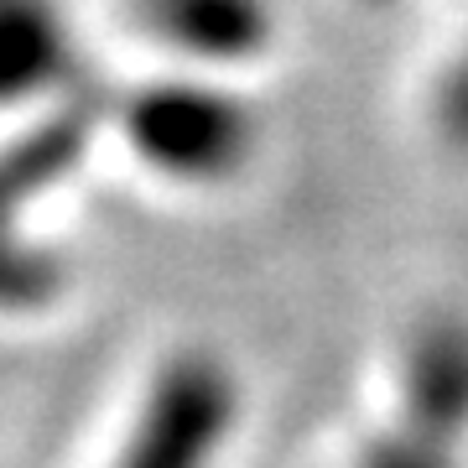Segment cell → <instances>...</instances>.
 <instances>
[{
    "label": "cell",
    "instance_id": "obj_4",
    "mask_svg": "<svg viewBox=\"0 0 468 468\" xmlns=\"http://www.w3.org/2000/svg\"><path fill=\"white\" fill-rule=\"evenodd\" d=\"M135 37L162 68L245 79L282 42L276 0H125Z\"/></svg>",
    "mask_w": 468,
    "mask_h": 468
},
{
    "label": "cell",
    "instance_id": "obj_5",
    "mask_svg": "<svg viewBox=\"0 0 468 468\" xmlns=\"http://www.w3.org/2000/svg\"><path fill=\"white\" fill-rule=\"evenodd\" d=\"M110 135V89H79L68 100L27 110L16 135L5 141V203L27 214L84 172L89 151Z\"/></svg>",
    "mask_w": 468,
    "mask_h": 468
},
{
    "label": "cell",
    "instance_id": "obj_3",
    "mask_svg": "<svg viewBox=\"0 0 468 468\" xmlns=\"http://www.w3.org/2000/svg\"><path fill=\"white\" fill-rule=\"evenodd\" d=\"M245 411L239 375L214 349L156 359L104 468H218Z\"/></svg>",
    "mask_w": 468,
    "mask_h": 468
},
{
    "label": "cell",
    "instance_id": "obj_2",
    "mask_svg": "<svg viewBox=\"0 0 468 468\" xmlns=\"http://www.w3.org/2000/svg\"><path fill=\"white\" fill-rule=\"evenodd\" d=\"M344 468H468V313L437 307L406 334L380 421Z\"/></svg>",
    "mask_w": 468,
    "mask_h": 468
},
{
    "label": "cell",
    "instance_id": "obj_9",
    "mask_svg": "<svg viewBox=\"0 0 468 468\" xmlns=\"http://www.w3.org/2000/svg\"><path fill=\"white\" fill-rule=\"evenodd\" d=\"M354 5H365V11H396V5H406V0H354Z\"/></svg>",
    "mask_w": 468,
    "mask_h": 468
},
{
    "label": "cell",
    "instance_id": "obj_6",
    "mask_svg": "<svg viewBox=\"0 0 468 468\" xmlns=\"http://www.w3.org/2000/svg\"><path fill=\"white\" fill-rule=\"evenodd\" d=\"M89 89L84 42L58 0H0V94L11 115Z\"/></svg>",
    "mask_w": 468,
    "mask_h": 468
},
{
    "label": "cell",
    "instance_id": "obj_8",
    "mask_svg": "<svg viewBox=\"0 0 468 468\" xmlns=\"http://www.w3.org/2000/svg\"><path fill=\"white\" fill-rule=\"evenodd\" d=\"M68 292V255L52 250L48 239H27L16 234L11 239V255H5V307L11 313H48L58 307Z\"/></svg>",
    "mask_w": 468,
    "mask_h": 468
},
{
    "label": "cell",
    "instance_id": "obj_7",
    "mask_svg": "<svg viewBox=\"0 0 468 468\" xmlns=\"http://www.w3.org/2000/svg\"><path fill=\"white\" fill-rule=\"evenodd\" d=\"M421 115H427V131H432L437 151L448 162H458V167H468V32L432 68Z\"/></svg>",
    "mask_w": 468,
    "mask_h": 468
},
{
    "label": "cell",
    "instance_id": "obj_1",
    "mask_svg": "<svg viewBox=\"0 0 468 468\" xmlns=\"http://www.w3.org/2000/svg\"><path fill=\"white\" fill-rule=\"evenodd\" d=\"M110 135L151 183L218 193L250 177L266 146V115L239 79L156 68L110 89Z\"/></svg>",
    "mask_w": 468,
    "mask_h": 468
}]
</instances>
